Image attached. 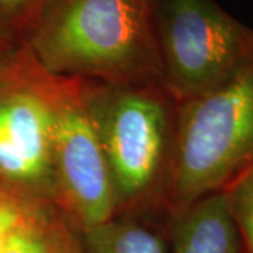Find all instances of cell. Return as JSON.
<instances>
[{
	"mask_svg": "<svg viewBox=\"0 0 253 253\" xmlns=\"http://www.w3.org/2000/svg\"><path fill=\"white\" fill-rule=\"evenodd\" d=\"M24 45L55 78L163 86L149 0H52Z\"/></svg>",
	"mask_w": 253,
	"mask_h": 253,
	"instance_id": "1",
	"label": "cell"
},
{
	"mask_svg": "<svg viewBox=\"0 0 253 253\" xmlns=\"http://www.w3.org/2000/svg\"><path fill=\"white\" fill-rule=\"evenodd\" d=\"M81 82L107 163L117 215L162 200L177 101L162 84Z\"/></svg>",
	"mask_w": 253,
	"mask_h": 253,
	"instance_id": "2",
	"label": "cell"
},
{
	"mask_svg": "<svg viewBox=\"0 0 253 253\" xmlns=\"http://www.w3.org/2000/svg\"><path fill=\"white\" fill-rule=\"evenodd\" d=\"M253 166V63L214 90L177 103L163 191L168 214L224 190Z\"/></svg>",
	"mask_w": 253,
	"mask_h": 253,
	"instance_id": "3",
	"label": "cell"
},
{
	"mask_svg": "<svg viewBox=\"0 0 253 253\" xmlns=\"http://www.w3.org/2000/svg\"><path fill=\"white\" fill-rule=\"evenodd\" d=\"M55 86L26 45L0 52V194L24 204L55 201Z\"/></svg>",
	"mask_w": 253,
	"mask_h": 253,
	"instance_id": "4",
	"label": "cell"
},
{
	"mask_svg": "<svg viewBox=\"0 0 253 253\" xmlns=\"http://www.w3.org/2000/svg\"><path fill=\"white\" fill-rule=\"evenodd\" d=\"M165 89L177 103L214 90L253 63V28L215 0H149Z\"/></svg>",
	"mask_w": 253,
	"mask_h": 253,
	"instance_id": "5",
	"label": "cell"
},
{
	"mask_svg": "<svg viewBox=\"0 0 253 253\" xmlns=\"http://www.w3.org/2000/svg\"><path fill=\"white\" fill-rule=\"evenodd\" d=\"M55 203L78 232L117 215L109 169L82 82L56 78Z\"/></svg>",
	"mask_w": 253,
	"mask_h": 253,
	"instance_id": "6",
	"label": "cell"
},
{
	"mask_svg": "<svg viewBox=\"0 0 253 253\" xmlns=\"http://www.w3.org/2000/svg\"><path fill=\"white\" fill-rule=\"evenodd\" d=\"M173 253H239L241 238L224 190L169 214Z\"/></svg>",
	"mask_w": 253,
	"mask_h": 253,
	"instance_id": "7",
	"label": "cell"
},
{
	"mask_svg": "<svg viewBox=\"0 0 253 253\" xmlns=\"http://www.w3.org/2000/svg\"><path fill=\"white\" fill-rule=\"evenodd\" d=\"M81 253H165V239L126 215L79 231Z\"/></svg>",
	"mask_w": 253,
	"mask_h": 253,
	"instance_id": "8",
	"label": "cell"
},
{
	"mask_svg": "<svg viewBox=\"0 0 253 253\" xmlns=\"http://www.w3.org/2000/svg\"><path fill=\"white\" fill-rule=\"evenodd\" d=\"M56 215L45 206H30L10 234L3 253H54L62 214Z\"/></svg>",
	"mask_w": 253,
	"mask_h": 253,
	"instance_id": "9",
	"label": "cell"
},
{
	"mask_svg": "<svg viewBox=\"0 0 253 253\" xmlns=\"http://www.w3.org/2000/svg\"><path fill=\"white\" fill-rule=\"evenodd\" d=\"M52 0H0V49L24 45Z\"/></svg>",
	"mask_w": 253,
	"mask_h": 253,
	"instance_id": "10",
	"label": "cell"
},
{
	"mask_svg": "<svg viewBox=\"0 0 253 253\" xmlns=\"http://www.w3.org/2000/svg\"><path fill=\"white\" fill-rule=\"evenodd\" d=\"M245 252L253 253V166L224 189Z\"/></svg>",
	"mask_w": 253,
	"mask_h": 253,
	"instance_id": "11",
	"label": "cell"
},
{
	"mask_svg": "<svg viewBox=\"0 0 253 253\" xmlns=\"http://www.w3.org/2000/svg\"><path fill=\"white\" fill-rule=\"evenodd\" d=\"M30 206L33 204H24L18 200L0 194V253H3L10 234L24 217Z\"/></svg>",
	"mask_w": 253,
	"mask_h": 253,
	"instance_id": "12",
	"label": "cell"
},
{
	"mask_svg": "<svg viewBox=\"0 0 253 253\" xmlns=\"http://www.w3.org/2000/svg\"><path fill=\"white\" fill-rule=\"evenodd\" d=\"M54 253H81L79 232L69 225V222L63 217H61L56 231Z\"/></svg>",
	"mask_w": 253,
	"mask_h": 253,
	"instance_id": "13",
	"label": "cell"
},
{
	"mask_svg": "<svg viewBox=\"0 0 253 253\" xmlns=\"http://www.w3.org/2000/svg\"><path fill=\"white\" fill-rule=\"evenodd\" d=\"M1 51H7V49H0V52H1Z\"/></svg>",
	"mask_w": 253,
	"mask_h": 253,
	"instance_id": "14",
	"label": "cell"
}]
</instances>
